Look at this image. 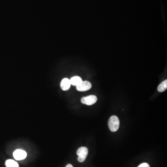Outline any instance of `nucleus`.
Segmentation results:
<instances>
[{"label": "nucleus", "instance_id": "f257e3e1", "mask_svg": "<svg viewBox=\"0 0 167 167\" xmlns=\"http://www.w3.org/2000/svg\"><path fill=\"white\" fill-rule=\"evenodd\" d=\"M119 120L117 116L114 115L110 118L108 122V126L112 132H117L119 130Z\"/></svg>", "mask_w": 167, "mask_h": 167}, {"label": "nucleus", "instance_id": "f03ea898", "mask_svg": "<svg viewBox=\"0 0 167 167\" xmlns=\"http://www.w3.org/2000/svg\"><path fill=\"white\" fill-rule=\"evenodd\" d=\"M88 153V149L85 147H82L78 149L77 154L78 155V160L79 162H82L85 161Z\"/></svg>", "mask_w": 167, "mask_h": 167}, {"label": "nucleus", "instance_id": "7ed1b4c3", "mask_svg": "<svg viewBox=\"0 0 167 167\" xmlns=\"http://www.w3.org/2000/svg\"><path fill=\"white\" fill-rule=\"evenodd\" d=\"M97 99V97L95 95H90L82 98L81 101L82 104H85L87 105H91L96 103Z\"/></svg>", "mask_w": 167, "mask_h": 167}, {"label": "nucleus", "instance_id": "20e7f679", "mask_svg": "<svg viewBox=\"0 0 167 167\" xmlns=\"http://www.w3.org/2000/svg\"><path fill=\"white\" fill-rule=\"evenodd\" d=\"M13 156L16 160H22L26 158L27 153L26 151L22 149H17L14 151L13 153Z\"/></svg>", "mask_w": 167, "mask_h": 167}, {"label": "nucleus", "instance_id": "39448f33", "mask_svg": "<svg viewBox=\"0 0 167 167\" xmlns=\"http://www.w3.org/2000/svg\"><path fill=\"white\" fill-rule=\"evenodd\" d=\"M92 84L89 81H82L80 84L76 86V89L79 92H85L92 88Z\"/></svg>", "mask_w": 167, "mask_h": 167}, {"label": "nucleus", "instance_id": "423d86ee", "mask_svg": "<svg viewBox=\"0 0 167 167\" xmlns=\"http://www.w3.org/2000/svg\"><path fill=\"white\" fill-rule=\"evenodd\" d=\"M71 84L70 79L67 78H64L62 80L60 83V87L63 91H67L70 88Z\"/></svg>", "mask_w": 167, "mask_h": 167}, {"label": "nucleus", "instance_id": "0eeeda50", "mask_svg": "<svg viewBox=\"0 0 167 167\" xmlns=\"http://www.w3.org/2000/svg\"><path fill=\"white\" fill-rule=\"evenodd\" d=\"M70 81L71 85H74V86H77L82 82V79L80 77L74 76L72 78L70 79Z\"/></svg>", "mask_w": 167, "mask_h": 167}, {"label": "nucleus", "instance_id": "6e6552de", "mask_svg": "<svg viewBox=\"0 0 167 167\" xmlns=\"http://www.w3.org/2000/svg\"><path fill=\"white\" fill-rule=\"evenodd\" d=\"M5 165L7 167H19V164L12 159H8L5 162Z\"/></svg>", "mask_w": 167, "mask_h": 167}, {"label": "nucleus", "instance_id": "1a4fd4ad", "mask_svg": "<svg viewBox=\"0 0 167 167\" xmlns=\"http://www.w3.org/2000/svg\"><path fill=\"white\" fill-rule=\"evenodd\" d=\"M167 88V80H164L162 83H161L159 85L157 88L158 92H163L164 91H166Z\"/></svg>", "mask_w": 167, "mask_h": 167}, {"label": "nucleus", "instance_id": "9d476101", "mask_svg": "<svg viewBox=\"0 0 167 167\" xmlns=\"http://www.w3.org/2000/svg\"><path fill=\"white\" fill-rule=\"evenodd\" d=\"M138 167H150L149 165L147 163H142Z\"/></svg>", "mask_w": 167, "mask_h": 167}, {"label": "nucleus", "instance_id": "9b49d317", "mask_svg": "<svg viewBox=\"0 0 167 167\" xmlns=\"http://www.w3.org/2000/svg\"><path fill=\"white\" fill-rule=\"evenodd\" d=\"M73 167V166H72V164H67V165H66V167Z\"/></svg>", "mask_w": 167, "mask_h": 167}]
</instances>
